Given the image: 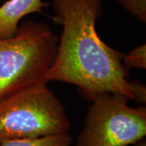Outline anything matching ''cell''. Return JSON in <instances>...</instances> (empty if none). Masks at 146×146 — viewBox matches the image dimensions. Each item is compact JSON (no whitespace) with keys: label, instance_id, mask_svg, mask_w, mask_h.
Segmentation results:
<instances>
[{"label":"cell","instance_id":"2","mask_svg":"<svg viewBox=\"0 0 146 146\" xmlns=\"http://www.w3.org/2000/svg\"><path fill=\"white\" fill-rule=\"evenodd\" d=\"M58 36L46 23L27 21L16 34L0 40V99L41 82L57 51Z\"/></svg>","mask_w":146,"mask_h":146},{"label":"cell","instance_id":"1","mask_svg":"<svg viewBox=\"0 0 146 146\" xmlns=\"http://www.w3.org/2000/svg\"><path fill=\"white\" fill-rule=\"evenodd\" d=\"M53 19L63 30L48 81L73 84L89 101L104 93L135 101L128 69L123 64L124 54L106 45L97 33L102 0H53Z\"/></svg>","mask_w":146,"mask_h":146},{"label":"cell","instance_id":"3","mask_svg":"<svg viewBox=\"0 0 146 146\" xmlns=\"http://www.w3.org/2000/svg\"><path fill=\"white\" fill-rule=\"evenodd\" d=\"M66 109L48 82H41L0 99V142L68 134Z\"/></svg>","mask_w":146,"mask_h":146},{"label":"cell","instance_id":"10","mask_svg":"<svg viewBox=\"0 0 146 146\" xmlns=\"http://www.w3.org/2000/svg\"><path fill=\"white\" fill-rule=\"evenodd\" d=\"M135 146H146V141L143 139L135 144Z\"/></svg>","mask_w":146,"mask_h":146},{"label":"cell","instance_id":"7","mask_svg":"<svg viewBox=\"0 0 146 146\" xmlns=\"http://www.w3.org/2000/svg\"><path fill=\"white\" fill-rule=\"evenodd\" d=\"M123 64L127 69L129 68H146V46L141 45L124 54L123 57Z\"/></svg>","mask_w":146,"mask_h":146},{"label":"cell","instance_id":"4","mask_svg":"<svg viewBox=\"0 0 146 146\" xmlns=\"http://www.w3.org/2000/svg\"><path fill=\"white\" fill-rule=\"evenodd\" d=\"M124 97L104 93L92 100L76 146H127L146 136V108L131 107Z\"/></svg>","mask_w":146,"mask_h":146},{"label":"cell","instance_id":"5","mask_svg":"<svg viewBox=\"0 0 146 146\" xmlns=\"http://www.w3.org/2000/svg\"><path fill=\"white\" fill-rule=\"evenodd\" d=\"M49 4L42 0H7L0 7V40L16 34L21 21L32 13L42 12Z\"/></svg>","mask_w":146,"mask_h":146},{"label":"cell","instance_id":"8","mask_svg":"<svg viewBox=\"0 0 146 146\" xmlns=\"http://www.w3.org/2000/svg\"><path fill=\"white\" fill-rule=\"evenodd\" d=\"M125 9L142 22L146 21L145 0H118Z\"/></svg>","mask_w":146,"mask_h":146},{"label":"cell","instance_id":"6","mask_svg":"<svg viewBox=\"0 0 146 146\" xmlns=\"http://www.w3.org/2000/svg\"><path fill=\"white\" fill-rule=\"evenodd\" d=\"M72 137L68 134L34 139H16L0 142V146H71Z\"/></svg>","mask_w":146,"mask_h":146},{"label":"cell","instance_id":"9","mask_svg":"<svg viewBox=\"0 0 146 146\" xmlns=\"http://www.w3.org/2000/svg\"><path fill=\"white\" fill-rule=\"evenodd\" d=\"M132 84V91L135 97V101L139 103H145L146 88L145 85L137 80L131 81Z\"/></svg>","mask_w":146,"mask_h":146}]
</instances>
